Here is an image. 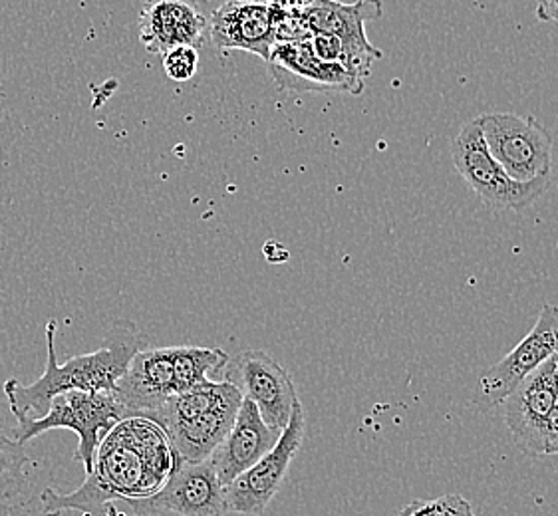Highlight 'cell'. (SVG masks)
<instances>
[{
    "label": "cell",
    "instance_id": "obj_1",
    "mask_svg": "<svg viewBox=\"0 0 558 516\" xmlns=\"http://www.w3.org/2000/svg\"><path fill=\"white\" fill-rule=\"evenodd\" d=\"M175 451L159 427L146 417H128L104 438L94 471L74 493L45 489L40 511L60 516H159L149 499L163 489L175 465Z\"/></svg>",
    "mask_w": 558,
    "mask_h": 516
},
{
    "label": "cell",
    "instance_id": "obj_2",
    "mask_svg": "<svg viewBox=\"0 0 558 516\" xmlns=\"http://www.w3.org/2000/svg\"><path fill=\"white\" fill-rule=\"evenodd\" d=\"M57 320L46 324V370L36 382L24 385L19 380L4 383L12 416L33 417L48 411L52 397L64 392L113 393L116 383L130 368L137 352L144 349L142 330L132 320H116L106 332L100 348L58 364Z\"/></svg>",
    "mask_w": 558,
    "mask_h": 516
},
{
    "label": "cell",
    "instance_id": "obj_3",
    "mask_svg": "<svg viewBox=\"0 0 558 516\" xmlns=\"http://www.w3.org/2000/svg\"><path fill=\"white\" fill-rule=\"evenodd\" d=\"M128 411L113 393L64 392L52 397L43 417H19L12 439L26 445L34 438L52 429H70L78 435L74 460H80L86 475L94 471L96 453L104 438L123 419Z\"/></svg>",
    "mask_w": 558,
    "mask_h": 516
},
{
    "label": "cell",
    "instance_id": "obj_4",
    "mask_svg": "<svg viewBox=\"0 0 558 516\" xmlns=\"http://www.w3.org/2000/svg\"><path fill=\"white\" fill-rule=\"evenodd\" d=\"M459 175L493 211H523L547 192L550 177L519 183L493 159L477 120L463 125L451 144Z\"/></svg>",
    "mask_w": 558,
    "mask_h": 516
},
{
    "label": "cell",
    "instance_id": "obj_5",
    "mask_svg": "<svg viewBox=\"0 0 558 516\" xmlns=\"http://www.w3.org/2000/svg\"><path fill=\"white\" fill-rule=\"evenodd\" d=\"M493 159L519 183L550 177L555 139L533 115L483 113L477 118Z\"/></svg>",
    "mask_w": 558,
    "mask_h": 516
},
{
    "label": "cell",
    "instance_id": "obj_6",
    "mask_svg": "<svg viewBox=\"0 0 558 516\" xmlns=\"http://www.w3.org/2000/svg\"><path fill=\"white\" fill-rule=\"evenodd\" d=\"M221 382L235 385L243 400L257 405L265 423L284 431L301 404L292 376L263 349H245L225 364Z\"/></svg>",
    "mask_w": 558,
    "mask_h": 516
},
{
    "label": "cell",
    "instance_id": "obj_7",
    "mask_svg": "<svg viewBox=\"0 0 558 516\" xmlns=\"http://www.w3.org/2000/svg\"><path fill=\"white\" fill-rule=\"evenodd\" d=\"M558 352V308L545 304L533 330L505 358L483 371L473 404L483 411L499 407L519 383Z\"/></svg>",
    "mask_w": 558,
    "mask_h": 516
},
{
    "label": "cell",
    "instance_id": "obj_8",
    "mask_svg": "<svg viewBox=\"0 0 558 516\" xmlns=\"http://www.w3.org/2000/svg\"><path fill=\"white\" fill-rule=\"evenodd\" d=\"M304 431H306V419H304V409L299 404L294 407L291 421L284 427L279 443L251 469L239 475L233 483L225 487V501H227L229 513L260 516L267 511L270 501L284 483L292 460L301 451Z\"/></svg>",
    "mask_w": 558,
    "mask_h": 516
},
{
    "label": "cell",
    "instance_id": "obj_9",
    "mask_svg": "<svg viewBox=\"0 0 558 516\" xmlns=\"http://www.w3.org/2000/svg\"><path fill=\"white\" fill-rule=\"evenodd\" d=\"M381 12V0H357L354 4L314 0L301 16L308 33L336 36L347 50L348 72L364 79L368 78L374 62L381 58V50L369 45L366 24L378 21Z\"/></svg>",
    "mask_w": 558,
    "mask_h": 516
},
{
    "label": "cell",
    "instance_id": "obj_10",
    "mask_svg": "<svg viewBox=\"0 0 558 516\" xmlns=\"http://www.w3.org/2000/svg\"><path fill=\"white\" fill-rule=\"evenodd\" d=\"M558 402L555 356L514 388L501 404L502 421L514 447L529 457H545V423Z\"/></svg>",
    "mask_w": 558,
    "mask_h": 516
},
{
    "label": "cell",
    "instance_id": "obj_11",
    "mask_svg": "<svg viewBox=\"0 0 558 516\" xmlns=\"http://www.w3.org/2000/svg\"><path fill=\"white\" fill-rule=\"evenodd\" d=\"M270 78L282 91H318V94H354L364 91V79L348 72L347 67L323 62L316 57L308 40L277 42L267 60Z\"/></svg>",
    "mask_w": 558,
    "mask_h": 516
},
{
    "label": "cell",
    "instance_id": "obj_12",
    "mask_svg": "<svg viewBox=\"0 0 558 516\" xmlns=\"http://www.w3.org/2000/svg\"><path fill=\"white\" fill-rule=\"evenodd\" d=\"M284 12L260 0H225L213 12L209 40L219 52L243 50L267 62L279 42V26Z\"/></svg>",
    "mask_w": 558,
    "mask_h": 516
},
{
    "label": "cell",
    "instance_id": "obj_13",
    "mask_svg": "<svg viewBox=\"0 0 558 516\" xmlns=\"http://www.w3.org/2000/svg\"><path fill=\"white\" fill-rule=\"evenodd\" d=\"M149 501L159 516L163 513H175L179 516L229 515L225 487L217 477L211 457L190 463L178 455L168 483Z\"/></svg>",
    "mask_w": 558,
    "mask_h": 516
},
{
    "label": "cell",
    "instance_id": "obj_14",
    "mask_svg": "<svg viewBox=\"0 0 558 516\" xmlns=\"http://www.w3.org/2000/svg\"><path fill=\"white\" fill-rule=\"evenodd\" d=\"M209 21L197 0H147L140 14V42L149 54H166L175 46L202 48Z\"/></svg>",
    "mask_w": 558,
    "mask_h": 516
},
{
    "label": "cell",
    "instance_id": "obj_15",
    "mask_svg": "<svg viewBox=\"0 0 558 516\" xmlns=\"http://www.w3.org/2000/svg\"><path fill=\"white\" fill-rule=\"evenodd\" d=\"M178 393L173 346L144 348L135 354L130 368L116 383L113 397L130 417H146Z\"/></svg>",
    "mask_w": 558,
    "mask_h": 516
},
{
    "label": "cell",
    "instance_id": "obj_16",
    "mask_svg": "<svg viewBox=\"0 0 558 516\" xmlns=\"http://www.w3.org/2000/svg\"><path fill=\"white\" fill-rule=\"evenodd\" d=\"M282 431H277L265 423L258 414L257 405L243 400L236 414L235 423L227 433L223 443L211 455L217 477L223 487L235 481L239 475L251 469L263 459L268 451L279 443Z\"/></svg>",
    "mask_w": 558,
    "mask_h": 516
},
{
    "label": "cell",
    "instance_id": "obj_17",
    "mask_svg": "<svg viewBox=\"0 0 558 516\" xmlns=\"http://www.w3.org/2000/svg\"><path fill=\"white\" fill-rule=\"evenodd\" d=\"M241 404L243 395L233 388L207 414L171 427L166 431L171 450L175 451V455L181 459L190 463L209 459L235 423Z\"/></svg>",
    "mask_w": 558,
    "mask_h": 516
},
{
    "label": "cell",
    "instance_id": "obj_18",
    "mask_svg": "<svg viewBox=\"0 0 558 516\" xmlns=\"http://www.w3.org/2000/svg\"><path fill=\"white\" fill-rule=\"evenodd\" d=\"M233 388L235 385L227 382H207L187 392L175 393L166 404L159 405L156 411L147 414L146 419L154 421L166 433L171 427L207 414Z\"/></svg>",
    "mask_w": 558,
    "mask_h": 516
},
{
    "label": "cell",
    "instance_id": "obj_19",
    "mask_svg": "<svg viewBox=\"0 0 558 516\" xmlns=\"http://www.w3.org/2000/svg\"><path fill=\"white\" fill-rule=\"evenodd\" d=\"M28 460L23 443L0 435V499H11L23 489Z\"/></svg>",
    "mask_w": 558,
    "mask_h": 516
},
{
    "label": "cell",
    "instance_id": "obj_20",
    "mask_svg": "<svg viewBox=\"0 0 558 516\" xmlns=\"http://www.w3.org/2000/svg\"><path fill=\"white\" fill-rule=\"evenodd\" d=\"M163 70L173 82H187L199 70V48L175 46L163 54Z\"/></svg>",
    "mask_w": 558,
    "mask_h": 516
},
{
    "label": "cell",
    "instance_id": "obj_21",
    "mask_svg": "<svg viewBox=\"0 0 558 516\" xmlns=\"http://www.w3.org/2000/svg\"><path fill=\"white\" fill-rule=\"evenodd\" d=\"M434 516H475L473 506L461 494H444L436 501H429Z\"/></svg>",
    "mask_w": 558,
    "mask_h": 516
},
{
    "label": "cell",
    "instance_id": "obj_22",
    "mask_svg": "<svg viewBox=\"0 0 558 516\" xmlns=\"http://www.w3.org/2000/svg\"><path fill=\"white\" fill-rule=\"evenodd\" d=\"M545 455H558V402L545 423Z\"/></svg>",
    "mask_w": 558,
    "mask_h": 516
},
{
    "label": "cell",
    "instance_id": "obj_23",
    "mask_svg": "<svg viewBox=\"0 0 558 516\" xmlns=\"http://www.w3.org/2000/svg\"><path fill=\"white\" fill-rule=\"evenodd\" d=\"M535 2L538 21L558 24V0H535Z\"/></svg>",
    "mask_w": 558,
    "mask_h": 516
},
{
    "label": "cell",
    "instance_id": "obj_24",
    "mask_svg": "<svg viewBox=\"0 0 558 516\" xmlns=\"http://www.w3.org/2000/svg\"><path fill=\"white\" fill-rule=\"evenodd\" d=\"M267 2L282 12H302L306 11L314 0H267Z\"/></svg>",
    "mask_w": 558,
    "mask_h": 516
},
{
    "label": "cell",
    "instance_id": "obj_25",
    "mask_svg": "<svg viewBox=\"0 0 558 516\" xmlns=\"http://www.w3.org/2000/svg\"><path fill=\"white\" fill-rule=\"evenodd\" d=\"M400 516H434L432 515V506L429 501H422V499H415L412 503L403 506Z\"/></svg>",
    "mask_w": 558,
    "mask_h": 516
},
{
    "label": "cell",
    "instance_id": "obj_26",
    "mask_svg": "<svg viewBox=\"0 0 558 516\" xmlns=\"http://www.w3.org/2000/svg\"><path fill=\"white\" fill-rule=\"evenodd\" d=\"M0 516H14V515H12L11 508H9V506L2 505V503H0Z\"/></svg>",
    "mask_w": 558,
    "mask_h": 516
},
{
    "label": "cell",
    "instance_id": "obj_27",
    "mask_svg": "<svg viewBox=\"0 0 558 516\" xmlns=\"http://www.w3.org/2000/svg\"><path fill=\"white\" fill-rule=\"evenodd\" d=\"M555 368H557V382H558V352L555 354Z\"/></svg>",
    "mask_w": 558,
    "mask_h": 516
}]
</instances>
